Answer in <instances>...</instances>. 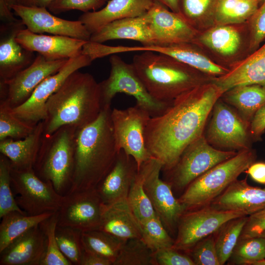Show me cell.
Listing matches in <instances>:
<instances>
[{"label":"cell","mask_w":265,"mask_h":265,"mask_svg":"<svg viewBox=\"0 0 265 265\" xmlns=\"http://www.w3.org/2000/svg\"><path fill=\"white\" fill-rule=\"evenodd\" d=\"M223 94L212 81L175 98L160 115L151 117L145 130L146 148L160 160L161 171L172 168L186 148L203 134L207 118Z\"/></svg>","instance_id":"1"},{"label":"cell","mask_w":265,"mask_h":265,"mask_svg":"<svg viewBox=\"0 0 265 265\" xmlns=\"http://www.w3.org/2000/svg\"><path fill=\"white\" fill-rule=\"evenodd\" d=\"M111 110L110 106L103 108L94 121L78 130L74 170L67 193L96 188L113 167L120 151Z\"/></svg>","instance_id":"2"},{"label":"cell","mask_w":265,"mask_h":265,"mask_svg":"<svg viewBox=\"0 0 265 265\" xmlns=\"http://www.w3.org/2000/svg\"><path fill=\"white\" fill-rule=\"evenodd\" d=\"M102 109L99 83L89 73L76 71L47 101L44 134L66 125L81 129L94 121Z\"/></svg>","instance_id":"3"},{"label":"cell","mask_w":265,"mask_h":265,"mask_svg":"<svg viewBox=\"0 0 265 265\" xmlns=\"http://www.w3.org/2000/svg\"><path fill=\"white\" fill-rule=\"evenodd\" d=\"M132 64L149 93L156 100L171 103L185 92L213 78L165 54L143 51Z\"/></svg>","instance_id":"4"},{"label":"cell","mask_w":265,"mask_h":265,"mask_svg":"<svg viewBox=\"0 0 265 265\" xmlns=\"http://www.w3.org/2000/svg\"><path fill=\"white\" fill-rule=\"evenodd\" d=\"M78 130L66 125L51 134H44L33 167L39 177L51 182L62 195L71 182Z\"/></svg>","instance_id":"5"},{"label":"cell","mask_w":265,"mask_h":265,"mask_svg":"<svg viewBox=\"0 0 265 265\" xmlns=\"http://www.w3.org/2000/svg\"><path fill=\"white\" fill-rule=\"evenodd\" d=\"M255 159V153L250 149L239 151L195 179L178 198L186 212L209 205L254 162Z\"/></svg>","instance_id":"6"},{"label":"cell","mask_w":265,"mask_h":265,"mask_svg":"<svg viewBox=\"0 0 265 265\" xmlns=\"http://www.w3.org/2000/svg\"><path fill=\"white\" fill-rule=\"evenodd\" d=\"M109 61V77L99 83L103 108L110 106L118 93L132 96L135 105L148 112L151 117L160 115L171 104V102L159 101L151 95L132 63H127L115 54L110 56Z\"/></svg>","instance_id":"7"},{"label":"cell","mask_w":265,"mask_h":265,"mask_svg":"<svg viewBox=\"0 0 265 265\" xmlns=\"http://www.w3.org/2000/svg\"><path fill=\"white\" fill-rule=\"evenodd\" d=\"M192 43L216 63L229 69L250 54L248 22L214 25L199 32Z\"/></svg>","instance_id":"8"},{"label":"cell","mask_w":265,"mask_h":265,"mask_svg":"<svg viewBox=\"0 0 265 265\" xmlns=\"http://www.w3.org/2000/svg\"><path fill=\"white\" fill-rule=\"evenodd\" d=\"M237 153L214 148L202 134L186 148L172 168L162 171L165 181L172 190H185L195 179Z\"/></svg>","instance_id":"9"},{"label":"cell","mask_w":265,"mask_h":265,"mask_svg":"<svg viewBox=\"0 0 265 265\" xmlns=\"http://www.w3.org/2000/svg\"><path fill=\"white\" fill-rule=\"evenodd\" d=\"M11 184L19 207L28 215L58 212L64 195L57 192L52 183L43 180L33 168L11 167Z\"/></svg>","instance_id":"10"},{"label":"cell","mask_w":265,"mask_h":265,"mask_svg":"<svg viewBox=\"0 0 265 265\" xmlns=\"http://www.w3.org/2000/svg\"><path fill=\"white\" fill-rule=\"evenodd\" d=\"M151 117L148 112L136 105L124 109L113 108L111 112L117 147L134 159L138 169L152 157L145 141V130Z\"/></svg>","instance_id":"11"},{"label":"cell","mask_w":265,"mask_h":265,"mask_svg":"<svg viewBox=\"0 0 265 265\" xmlns=\"http://www.w3.org/2000/svg\"><path fill=\"white\" fill-rule=\"evenodd\" d=\"M245 215L210 205L186 211L179 221L173 247L186 253L198 242L214 234L226 222Z\"/></svg>","instance_id":"12"},{"label":"cell","mask_w":265,"mask_h":265,"mask_svg":"<svg viewBox=\"0 0 265 265\" xmlns=\"http://www.w3.org/2000/svg\"><path fill=\"white\" fill-rule=\"evenodd\" d=\"M141 166L144 172V188L156 214L170 235L174 234L185 208L175 198L171 185L160 178L163 167L160 160L151 157Z\"/></svg>","instance_id":"13"},{"label":"cell","mask_w":265,"mask_h":265,"mask_svg":"<svg viewBox=\"0 0 265 265\" xmlns=\"http://www.w3.org/2000/svg\"><path fill=\"white\" fill-rule=\"evenodd\" d=\"M92 61L89 55L83 53L68 59L59 71L45 79L25 102L12 107L13 113L34 125L44 120L47 117L46 103L50 97L71 74L90 65Z\"/></svg>","instance_id":"14"},{"label":"cell","mask_w":265,"mask_h":265,"mask_svg":"<svg viewBox=\"0 0 265 265\" xmlns=\"http://www.w3.org/2000/svg\"><path fill=\"white\" fill-rule=\"evenodd\" d=\"M68 60H50L38 54L29 66L12 78L0 81V100L6 101L12 107L22 105L45 79L59 71Z\"/></svg>","instance_id":"15"},{"label":"cell","mask_w":265,"mask_h":265,"mask_svg":"<svg viewBox=\"0 0 265 265\" xmlns=\"http://www.w3.org/2000/svg\"><path fill=\"white\" fill-rule=\"evenodd\" d=\"M103 207L96 188L67 193L57 212V225L81 232L98 229Z\"/></svg>","instance_id":"16"},{"label":"cell","mask_w":265,"mask_h":265,"mask_svg":"<svg viewBox=\"0 0 265 265\" xmlns=\"http://www.w3.org/2000/svg\"><path fill=\"white\" fill-rule=\"evenodd\" d=\"M219 100L213 107L212 117L206 137L208 141L213 147L224 151L250 149L249 122Z\"/></svg>","instance_id":"17"},{"label":"cell","mask_w":265,"mask_h":265,"mask_svg":"<svg viewBox=\"0 0 265 265\" xmlns=\"http://www.w3.org/2000/svg\"><path fill=\"white\" fill-rule=\"evenodd\" d=\"M26 28L37 34L49 33L71 37L89 41L91 34L80 21H69L52 14L47 8L11 6Z\"/></svg>","instance_id":"18"},{"label":"cell","mask_w":265,"mask_h":265,"mask_svg":"<svg viewBox=\"0 0 265 265\" xmlns=\"http://www.w3.org/2000/svg\"><path fill=\"white\" fill-rule=\"evenodd\" d=\"M147 13L152 45L192 43L199 32L180 14L172 11L156 1Z\"/></svg>","instance_id":"19"},{"label":"cell","mask_w":265,"mask_h":265,"mask_svg":"<svg viewBox=\"0 0 265 265\" xmlns=\"http://www.w3.org/2000/svg\"><path fill=\"white\" fill-rule=\"evenodd\" d=\"M152 51L170 56L212 78L225 75L229 69L214 62L199 47L193 43L166 45L117 46V53Z\"/></svg>","instance_id":"20"},{"label":"cell","mask_w":265,"mask_h":265,"mask_svg":"<svg viewBox=\"0 0 265 265\" xmlns=\"http://www.w3.org/2000/svg\"><path fill=\"white\" fill-rule=\"evenodd\" d=\"M26 27L21 19L1 23L0 26V81L10 80L29 66L35 57L16 40L19 32Z\"/></svg>","instance_id":"21"},{"label":"cell","mask_w":265,"mask_h":265,"mask_svg":"<svg viewBox=\"0 0 265 265\" xmlns=\"http://www.w3.org/2000/svg\"><path fill=\"white\" fill-rule=\"evenodd\" d=\"M17 41L26 49L50 60L69 59L82 53L87 42L71 37L31 32L26 28L22 29L16 37Z\"/></svg>","instance_id":"22"},{"label":"cell","mask_w":265,"mask_h":265,"mask_svg":"<svg viewBox=\"0 0 265 265\" xmlns=\"http://www.w3.org/2000/svg\"><path fill=\"white\" fill-rule=\"evenodd\" d=\"M138 171L134 159L121 150L113 167L96 187L103 204L127 199Z\"/></svg>","instance_id":"23"},{"label":"cell","mask_w":265,"mask_h":265,"mask_svg":"<svg viewBox=\"0 0 265 265\" xmlns=\"http://www.w3.org/2000/svg\"><path fill=\"white\" fill-rule=\"evenodd\" d=\"M224 211L251 215L265 208V188L249 185L246 178L236 180L209 205Z\"/></svg>","instance_id":"24"},{"label":"cell","mask_w":265,"mask_h":265,"mask_svg":"<svg viewBox=\"0 0 265 265\" xmlns=\"http://www.w3.org/2000/svg\"><path fill=\"white\" fill-rule=\"evenodd\" d=\"M46 238L39 225L13 240L0 252V265H40Z\"/></svg>","instance_id":"25"},{"label":"cell","mask_w":265,"mask_h":265,"mask_svg":"<svg viewBox=\"0 0 265 265\" xmlns=\"http://www.w3.org/2000/svg\"><path fill=\"white\" fill-rule=\"evenodd\" d=\"M212 81L223 93L239 85L265 86V42L245 58L230 67L226 74L213 78Z\"/></svg>","instance_id":"26"},{"label":"cell","mask_w":265,"mask_h":265,"mask_svg":"<svg viewBox=\"0 0 265 265\" xmlns=\"http://www.w3.org/2000/svg\"><path fill=\"white\" fill-rule=\"evenodd\" d=\"M154 2V0H109L103 8L84 13L79 20L92 34L111 22L145 14Z\"/></svg>","instance_id":"27"},{"label":"cell","mask_w":265,"mask_h":265,"mask_svg":"<svg viewBox=\"0 0 265 265\" xmlns=\"http://www.w3.org/2000/svg\"><path fill=\"white\" fill-rule=\"evenodd\" d=\"M116 39L133 40L142 45H152V35L147 12L139 16L111 22L92 33L89 41L103 43Z\"/></svg>","instance_id":"28"},{"label":"cell","mask_w":265,"mask_h":265,"mask_svg":"<svg viewBox=\"0 0 265 265\" xmlns=\"http://www.w3.org/2000/svg\"><path fill=\"white\" fill-rule=\"evenodd\" d=\"M99 230L124 241L141 238V226L127 199L104 204Z\"/></svg>","instance_id":"29"},{"label":"cell","mask_w":265,"mask_h":265,"mask_svg":"<svg viewBox=\"0 0 265 265\" xmlns=\"http://www.w3.org/2000/svg\"><path fill=\"white\" fill-rule=\"evenodd\" d=\"M43 135L44 125L42 121L36 124L30 134L24 138H7L0 140V153L9 160L12 168H33Z\"/></svg>","instance_id":"30"},{"label":"cell","mask_w":265,"mask_h":265,"mask_svg":"<svg viewBox=\"0 0 265 265\" xmlns=\"http://www.w3.org/2000/svg\"><path fill=\"white\" fill-rule=\"evenodd\" d=\"M221 97L236 107L241 117L249 122L265 105V86L249 84L235 86L224 92Z\"/></svg>","instance_id":"31"},{"label":"cell","mask_w":265,"mask_h":265,"mask_svg":"<svg viewBox=\"0 0 265 265\" xmlns=\"http://www.w3.org/2000/svg\"><path fill=\"white\" fill-rule=\"evenodd\" d=\"M54 213L28 215L14 211L4 215L0 218V252L15 238L38 225Z\"/></svg>","instance_id":"32"},{"label":"cell","mask_w":265,"mask_h":265,"mask_svg":"<svg viewBox=\"0 0 265 265\" xmlns=\"http://www.w3.org/2000/svg\"><path fill=\"white\" fill-rule=\"evenodd\" d=\"M259 7L256 0H218L214 25L247 23Z\"/></svg>","instance_id":"33"},{"label":"cell","mask_w":265,"mask_h":265,"mask_svg":"<svg viewBox=\"0 0 265 265\" xmlns=\"http://www.w3.org/2000/svg\"><path fill=\"white\" fill-rule=\"evenodd\" d=\"M218 0H179L180 14L197 31L214 25V14Z\"/></svg>","instance_id":"34"},{"label":"cell","mask_w":265,"mask_h":265,"mask_svg":"<svg viewBox=\"0 0 265 265\" xmlns=\"http://www.w3.org/2000/svg\"><path fill=\"white\" fill-rule=\"evenodd\" d=\"M81 241L84 250L107 259L113 265L126 241L99 229L81 232Z\"/></svg>","instance_id":"35"},{"label":"cell","mask_w":265,"mask_h":265,"mask_svg":"<svg viewBox=\"0 0 265 265\" xmlns=\"http://www.w3.org/2000/svg\"><path fill=\"white\" fill-rule=\"evenodd\" d=\"M248 216L231 219L222 225L214 233L215 247L220 265L229 260L238 241ZM214 235V234H213Z\"/></svg>","instance_id":"36"},{"label":"cell","mask_w":265,"mask_h":265,"mask_svg":"<svg viewBox=\"0 0 265 265\" xmlns=\"http://www.w3.org/2000/svg\"><path fill=\"white\" fill-rule=\"evenodd\" d=\"M144 170L140 166L127 198L131 210L140 224L156 215L144 188Z\"/></svg>","instance_id":"37"},{"label":"cell","mask_w":265,"mask_h":265,"mask_svg":"<svg viewBox=\"0 0 265 265\" xmlns=\"http://www.w3.org/2000/svg\"><path fill=\"white\" fill-rule=\"evenodd\" d=\"M12 107L5 100L0 102V140L7 138H24L34 130L35 125L15 115Z\"/></svg>","instance_id":"38"},{"label":"cell","mask_w":265,"mask_h":265,"mask_svg":"<svg viewBox=\"0 0 265 265\" xmlns=\"http://www.w3.org/2000/svg\"><path fill=\"white\" fill-rule=\"evenodd\" d=\"M154 252L141 238L127 240L113 265H156Z\"/></svg>","instance_id":"39"},{"label":"cell","mask_w":265,"mask_h":265,"mask_svg":"<svg viewBox=\"0 0 265 265\" xmlns=\"http://www.w3.org/2000/svg\"><path fill=\"white\" fill-rule=\"evenodd\" d=\"M58 224V212L42 221L39 226L46 238V252L40 265H72L59 250L55 231Z\"/></svg>","instance_id":"40"},{"label":"cell","mask_w":265,"mask_h":265,"mask_svg":"<svg viewBox=\"0 0 265 265\" xmlns=\"http://www.w3.org/2000/svg\"><path fill=\"white\" fill-rule=\"evenodd\" d=\"M56 238L60 251L72 265H80L84 250L81 232L71 227L57 226Z\"/></svg>","instance_id":"41"},{"label":"cell","mask_w":265,"mask_h":265,"mask_svg":"<svg viewBox=\"0 0 265 265\" xmlns=\"http://www.w3.org/2000/svg\"><path fill=\"white\" fill-rule=\"evenodd\" d=\"M140 224L141 238L153 252L173 247L175 239L171 237L157 215Z\"/></svg>","instance_id":"42"},{"label":"cell","mask_w":265,"mask_h":265,"mask_svg":"<svg viewBox=\"0 0 265 265\" xmlns=\"http://www.w3.org/2000/svg\"><path fill=\"white\" fill-rule=\"evenodd\" d=\"M238 265H255L265 259V238L255 237L238 239L230 258Z\"/></svg>","instance_id":"43"},{"label":"cell","mask_w":265,"mask_h":265,"mask_svg":"<svg viewBox=\"0 0 265 265\" xmlns=\"http://www.w3.org/2000/svg\"><path fill=\"white\" fill-rule=\"evenodd\" d=\"M17 211L26 214L18 206L11 187V165L9 160L1 154L0 156V218L7 213Z\"/></svg>","instance_id":"44"},{"label":"cell","mask_w":265,"mask_h":265,"mask_svg":"<svg viewBox=\"0 0 265 265\" xmlns=\"http://www.w3.org/2000/svg\"><path fill=\"white\" fill-rule=\"evenodd\" d=\"M186 253L195 265H220L213 234L198 242Z\"/></svg>","instance_id":"45"},{"label":"cell","mask_w":265,"mask_h":265,"mask_svg":"<svg viewBox=\"0 0 265 265\" xmlns=\"http://www.w3.org/2000/svg\"><path fill=\"white\" fill-rule=\"evenodd\" d=\"M106 1L107 0H54L47 9L56 14L71 10L86 13L101 9Z\"/></svg>","instance_id":"46"},{"label":"cell","mask_w":265,"mask_h":265,"mask_svg":"<svg viewBox=\"0 0 265 265\" xmlns=\"http://www.w3.org/2000/svg\"><path fill=\"white\" fill-rule=\"evenodd\" d=\"M250 32V53L265 40V0L248 22Z\"/></svg>","instance_id":"47"},{"label":"cell","mask_w":265,"mask_h":265,"mask_svg":"<svg viewBox=\"0 0 265 265\" xmlns=\"http://www.w3.org/2000/svg\"><path fill=\"white\" fill-rule=\"evenodd\" d=\"M173 247L161 248L154 252L156 265H195L187 254H184Z\"/></svg>","instance_id":"48"},{"label":"cell","mask_w":265,"mask_h":265,"mask_svg":"<svg viewBox=\"0 0 265 265\" xmlns=\"http://www.w3.org/2000/svg\"><path fill=\"white\" fill-rule=\"evenodd\" d=\"M265 231V208L248 216L239 239L259 237Z\"/></svg>","instance_id":"49"},{"label":"cell","mask_w":265,"mask_h":265,"mask_svg":"<svg viewBox=\"0 0 265 265\" xmlns=\"http://www.w3.org/2000/svg\"><path fill=\"white\" fill-rule=\"evenodd\" d=\"M265 130V105L255 114L251 121L250 130L254 136L261 135Z\"/></svg>","instance_id":"50"},{"label":"cell","mask_w":265,"mask_h":265,"mask_svg":"<svg viewBox=\"0 0 265 265\" xmlns=\"http://www.w3.org/2000/svg\"><path fill=\"white\" fill-rule=\"evenodd\" d=\"M80 265H113V263L107 259L84 249Z\"/></svg>","instance_id":"51"},{"label":"cell","mask_w":265,"mask_h":265,"mask_svg":"<svg viewBox=\"0 0 265 265\" xmlns=\"http://www.w3.org/2000/svg\"><path fill=\"white\" fill-rule=\"evenodd\" d=\"M245 172L256 182L265 185V162H254Z\"/></svg>","instance_id":"52"},{"label":"cell","mask_w":265,"mask_h":265,"mask_svg":"<svg viewBox=\"0 0 265 265\" xmlns=\"http://www.w3.org/2000/svg\"><path fill=\"white\" fill-rule=\"evenodd\" d=\"M11 7L5 0H0V19L1 23H10L15 21L14 14L11 11Z\"/></svg>","instance_id":"53"},{"label":"cell","mask_w":265,"mask_h":265,"mask_svg":"<svg viewBox=\"0 0 265 265\" xmlns=\"http://www.w3.org/2000/svg\"><path fill=\"white\" fill-rule=\"evenodd\" d=\"M54 0H15V4L26 7L48 8Z\"/></svg>","instance_id":"54"},{"label":"cell","mask_w":265,"mask_h":265,"mask_svg":"<svg viewBox=\"0 0 265 265\" xmlns=\"http://www.w3.org/2000/svg\"><path fill=\"white\" fill-rule=\"evenodd\" d=\"M162 4L172 11L180 14L179 0H154Z\"/></svg>","instance_id":"55"},{"label":"cell","mask_w":265,"mask_h":265,"mask_svg":"<svg viewBox=\"0 0 265 265\" xmlns=\"http://www.w3.org/2000/svg\"><path fill=\"white\" fill-rule=\"evenodd\" d=\"M7 4L11 7L13 4H15V0H5Z\"/></svg>","instance_id":"56"},{"label":"cell","mask_w":265,"mask_h":265,"mask_svg":"<svg viewBox=\"0 0 265 265\" xmlns=\"http://www.w3.org/2000/svg\"><path fill=\"white\" fill-rule=\"evenodd\" d=\"M257 0L259 3V6H260L264 1L265 0Z\"/></svg>","instance_id":"57"},{"label":"cell","mask_w":265,"mask_h":265,"mask_svg":"<svg viewBox=\"0 0 265 265\" xmlns=\"http://www.w3.org/2000/svg\"><path fill=\"white\" fill-rule=\"evenodd\" d=\"M259 237L265 238V231L262 233Z\"/></svg>","instance_id":"58"}]
</instances>
